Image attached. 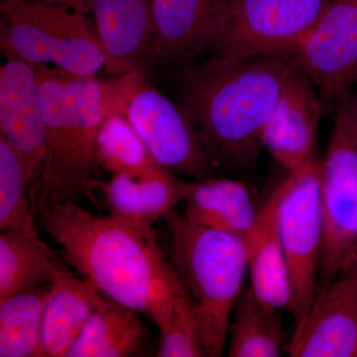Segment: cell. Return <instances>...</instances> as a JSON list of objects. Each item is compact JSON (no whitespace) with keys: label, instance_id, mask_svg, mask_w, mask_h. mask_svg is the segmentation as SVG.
<instances>
[{"label":"cell","instance_id":"cell-1","mask_svg":"<svg viewBox=\"0 0 357 357\" xmlns=\"http://www.w3.org/2000/svg\"><path fill=\"white\" fill-rule=\"evenodd\" d=\"M37 218L66 261L102 295L163 326L176 269L162 252L153 223L96 215L75 201L52 204Z\"/></svg>","mask_w":357,"mask_h":357},{"label":"cell","instance_id":"cell-2","mask_svg":"<svg viewBox=\"0 0 357 357\" xmlns=\"http://www.w3.org/2000/svg\"><path fill=\"white\" fill-rule=\"evenodd\" d=\"M293 65L274 56H215L174 72L176 102L220 168L249 171Z\"/></svg>","mask_w":357,"mask_h":357},{"label":"cell","instance_id":"cell-3","mask_svg":"<svg viewBox=\"0 0 357 357\" xmlns=\"http://www.w3.org/2000/svg\"><path fill=\"white\" fill-rule=\"evenodd\" d=\"M46 126L43 172L30 191L33 211L88 197L96 201V138L105 117L103 89L96 76L82 77L35 65Z\"/></svg>","mask_w":357,"mask_h":357},{"label":"cell","instance_id":"cell-4","mask_svg":"<svg viewBox=\"0 0 357 357\" xmlns=\"http://www.w3.org/2000/svg\"><path fill=\"white\" fill-rule=\"evenodd\" d=\"M174 267L189 291L201 321L206 356H222L229 319L248 270V243L241 237L196 225L170 211Z\"/></svg>","mask_w":357,"mask_h":357},{"label":"cell","instance_id":"cell-5","mask_svg":"<svg viewBox=\"0 0 357 357\" xmlns=\"http://www.w3.org/2000/svg\"><path fill=\"white\" fill-rule=\"evenodd\" d=\"M89 13L86 0L1 3V50L30 64L96 76L107 57Z\"/></svg>","mask_w":357,"mask_h":357},{"label":"cell","instance_id":"cell-6","mask_svg":"<svg viewBox=\"0 0 357 357\" xmlns=\"http://www.w3.org/2000/svg\"><path fill=\"white\" fill-rule=\"evenodd\" d=\"M333 114L332 134L321 160L324 244L316 298L357 262V107L354 93Z\"/></svg>","mask_w":357,"mask_h":357},{"label":"cell","instance_id":"cell-7","mask_svg":"<svg viewBox=\"0 0 357 357\" xmlns=\"http://www.w3.org/2000/svg\"><path fill=\"white\" fill-rule=\"evenodd\" d=\"M280 187L279 234L290 285L287 312L297 326L309 314L318 290L324 244L321 160L314 156L288 172Z\"/></svg>","mask_w":357,"mask_h":357},{"label":"cell","instance_id":"cell-8","mask_svg":"<svg viewBox=\"0 0 357 357\" xmlns=\"http://www.w3.org/2000/svg\"><path fill=\"white\" fill-rule=\"evenodd\" d=\"M330 0H232L211 49L215 56L290 59L304 43Z\"/></svg>","mask_w":357,"mask_h":357},{"label":"cell","instance_id":"cell-9","mask_svg":"<svg viewBox=\"0 0 357 357\" xmlns=\"http://www.w3.org/2000/svg\"><path fill=\"white\" fill-rule=\"evenodd\" d=\"M335 112L357 84V0H330L300 48L289 59Z\"/></svg>","mask_w":357,"mask_h":357},{"label":"cell","instance_id":"cell-10","mask_svg":"<svg viewBox=\"0 0 357 357\" xmlns=\"http://www.w3.org/2000/svg\"><path fill=\"white\" fill-rule=\"evenodd\" d=\"M128 119L150 155L167 170L196 181L218 176L220 167L177 102L156 89H140L129 102Z\"/></svg>","mask_w":357,"mask_h":357},{"label":"cell","instance_id":"cell-11","mask_svg":"<svg viewBox=\"0 0 357 357\" xmlns=\"http://www.w3.org/2000/svg\"><path fill=\"white\" fill-rule=\"evenodd\" d=\"M232 0H152L157 65L178 72L198 62L222 32Z\"/></svg>","mask_w":357,"mask_h":357},{"label":"cell","instance_id":"cell-12","mask_svg":"<svg viewBox=\"0 0 357 357\" xmlns=\"http://www.w3.org/2000/svg\"><path fill=\"white\" fill-rule=\"evenodd\" d=\"M6 56L0 69V136L24 162L31 191L43 172L47 156L38 77L35 65Z\"/></svg>","mask_w":357,"mask_h":357},{"label":"cell","instance_id":"cell-13","mask_svg":"<svg viewBox=\"0 0 357 357\" xmlns=\"http://www.w3.org/2000/svg\"><path fill=\"white\" fill-rule=\"evenodd\" d=\"M288 352L293 357H357V262L314 299L295 326Z\"/></svg>","mask_w":357,"mask_h":357},{"label":"cell","instance_id":"cell-14","mask_svg":"<svg viewBox=\"0 0 357 357\" xmlns=\"http://www.w3.org/2000/svg\"><path fill=\"white\" fill-rule=\"evenodd\" d=\"M325 112L314 84L293 66L263 133V146L288 172L300 168L316 156L319 122Z\"/></svg>","mask_w":357,"mask_h":357},{"label":"cell","instance_id":"cell-15","mask_svg":"<svg viewBox=\"0 0 357 357\" xmlns=\"http://www.w3.org/2000/svg\"><path fill=\"white\" fill-rule=\"evenodd\" d=\"M112 74L148 73L157 65L152 0H86Z\"/></svg>","mask_w":357,"mask_h":357},{"label":"cell","instance_id":"cell-16","mask_svg":"<svg viewBox=\"0 0 357 357\" xmlns=\"http://www.w3.org/2000/svg\"><path fill=\"white\" fill-rule=\"evenodd\" d=\"M195 181H187L156 161L139 168L114 174L102 189L109 213L153 223L185 202Z\"/></svg>","mask_w":357,"mask_h":357},{"label":"cell","instance_id":"cell-17","mask_svg":"<svg viewBox=\"0 0 357 357\" xmlns=\"http://www.w3.org/2000/svg\"><path fill=\"white\" fill-rule=\"evenodd\" d=\"M258 211L245 183L215 176L195 181L185 201L184 215L196 225L229 232L248 243Z\"/></svg>","mask_w":357,"mask_h":357},{"label":"cell","instance_id":"cell-18","mask_svg":"<svg viewBox=\"0 0 357 357\" xmlns=\"http://www.w3.org/2000/svg\"><path fill=\"white\" fill-rule=\"evenodd\" d=\"M280 185L258 211L257 222L248 241L251 288L268 306L287 311L290 285L287 265L279 234Z\"/></svg>","mask_w":357,"mask_h":357},{"label":"cell","instance_id":"cell-19","mask_svg":"<svg viewBox=\"0 0 357 357\" xmlns=\"http://www.w3.org/2000/svg\"><path fill=\"white\" fill-rule=\"evenodd\" d=\"M102 293L86 279L70 273L54 282L45 306L44 357H67L95 312Z\"/></svg>","mask_w":357,"mask_h":357},{"label":"cell","instance_id":"cell-20","mask_svg":"<svg viewBox=\"0 0 357 357\" xmlns=\"http://www.w3.org/2000/svg\"><path fill=\"white\" fill-rule=\"evenodd\" d=\"M72 273L41 237L21 232L0 236V302L52 285Z\"/></svg>","mask_w":357,"mask_h":357},{"label":"cell","instance_id":"cell-21","mask_svg":"<svg viewBox=\"0 0 357 357\" xmlns=\"http://www.w3.org/2000/svg\"><path fill=\"white\" fill-rule=\"evenodd\" d=\"M139 312L100 295L93 316L67 357H126L140 351L144 328Z\"/></svg>","mask_w":357,"mask_h":357},{"label":"cell","instance_id":"cell-22","mask_svg":"<svg viewBox=\"0 0 357 357\" xmlns=\"http://www.w3.org/2000/svg\"><path fill=\"white\" fill-rule=\"evenodd\" d=\"M229 325L230 357L282 356L283 325L279 309L268 306L252 288L243 291L234 306Z\"/></svg>","mask_w":357,"mask_h":357},{"label":"cell","instance_id":"cell-23","mask_svg":"<svg viewBox=\"0 0 357 357\" xmlns=\"http://www.w3.org/2000/svg\"><path fill=\"white\" fill-rule=\"evenodd\" d=\"M50 287L0 302V357H44L42 328Z\"/></svg>","mask_w":357,"mask_h":357},{"label":"cell","instance_id":"cell-24","mask_svg":"<svg viewBox=\"0 0 357 357\" xmlns=\"http://www.w3.org/2000/svg\"><path fill=\"white\" fill-rule=\"evenodd\" d=\"M36 218L24 162L0 136V230L41 237Z\"/></svg>","mask_w":357,"mask_h":357},{"label":"cell","instance_id":"cell-25","mask_svg":"<svg viewBox=\"0 0 357 357\" xmlns=\"http://www.w3.org/2000/svg\"><path fill=\"white\" fill-rule=\"evenodd\" d=\"M159 331L157 356H206L198 311L177 270L173 279L170 307Z\"/></svg>","mask_w":357,"mask_h":357},{"label":"cell","instance_id":"cell-26","mask_svg":"<svg viewBox=\"0 0 357 357\" xmlns=\"http://www.w3.org/2000/svg\"><path fill=\"white\" fill-rule=\"evenodd\" d=\"M96 155L98 164L114 174L139 168L155 160L128 119L107 115L98 138Z\"/></svg>","mask_w":357,"mask_h":357},{"label":"cell","instance_id":"cell-27","mask_svg":"<svg viewBox=\"0 0 357 357\" xmlns=\"http://www.w3.org/2000/svg\"><path fill=\"white\" fill-rule=\"evenodd\" d=\"M18 1L35 2V1H48V0H1V3H7V2H18Z\"/></svg>","mask_w":357,"mask_h":357},{"label":"cell","instance_id":"cell-28","mask_svg":"<svg viewBox=\"0 0 357 357\" xmlns=\"http://www.w3.org/2000/svg\"><path fill=\"white\" fill-rule=\"evenodd\" d=\"M354 100H356V107H357V91H354Z\"/></svg>","mask_w":357,"mask_h":357}]
</instances>
